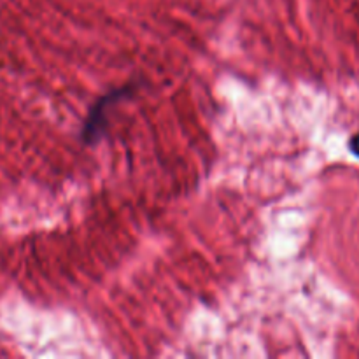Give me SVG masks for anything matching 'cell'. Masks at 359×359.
I'll list each match as a JSON object with an SVG mask.
<instances>
[{"mask_svg":"<svg viewBox=\"0 0 359 359\" xmlns=\"http://www.w3.org/2000/svg\"><path fill=\"white\" fill-rule=\"evenodd\" d=\"M349 149H351V153L354 154V156L359 158V133H356V135L351 137Z\"/></svg>","mask_w":359,"mask_h":359,"instance_id":"cell-2","label":"cell"},{"mask_svg":"<svg viewBox=\"0 0 359 359\" xmlns=\"http://www.w3.org/2000/svg\"><path fill=\"white\" fill-rule=\"evenodd\" d=\"M132 93V88L123 86L119 90L109 91L105 97H102L100 100L95 104V107L91 109L90 116L86 118V123H84L83 128V140L86 144H97L100 140V137L104 135V128H105V111L109 107L116 104L121 98L128 97Z\"/></svg>","mask_w":359,"mask_h":359,"instance_id":"cell-1","label":"cell"}]
</instances>
